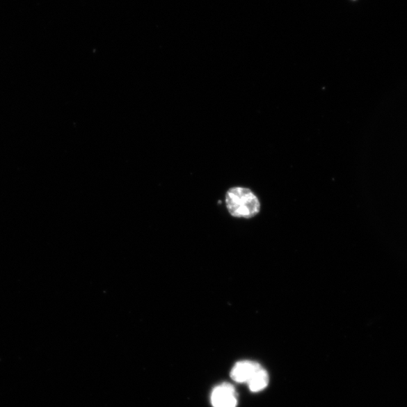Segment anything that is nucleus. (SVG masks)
<instances>
[{
  "instance_id": "1",
  "label": "nucleus",
  "mask_w": 407,
  "mask_h": 407,
  "mask_svg": "<svg viewBox=\"0 0 407 407\" xmlns=\"http://www.w3.org/2000/svg\"><path fill=\"white\" fill-rule=\"evenodd\" d=\"M225 205L230 214L237 218L250 219L259 214L260 202L250 189L234 186L225 194Z\"/></svg>"
},
{
  "instance_id": "2",
  "label": "nucleus",
  "mask_w": 407,
  "mask_h": 407,
  "mask_svg": "<svg viewBox=\"0 0 407 407\" xmlns=\"http://www.w3.org/2000/svg\"><path fill=\"white\" fill-rule=\"evenodd\" d=\"M237 393L233 385L223 383L216 387L212 394V404L214 407H237Z\"/></svg>"
},
{
  "instance_id": "3",
  "label": "nucleus",
  "mask_w": 407,
  "mask_h": 407,
  "mask_svg": "<svg viewBox=\"0 0 407 407\" xmlns=\"http://www.w3.org/2000/svg\"><path fill=\"white\" fill-rule=\"evenodd\" d=\"M262 367L257 362L242 360L235 364L231 371V377L234 382L248 383L251 378L256 374Z\"/></svg>"
},
{
  "instance_id": "4",
  "label": "nucleus",
  "mask_w": 407,
  "mask_h": 407,
  "mask_svg": "<svg viewBox=\"0 0 407 407\" xmlns=\"http://www.w3.org/2000/svg\"><path fill=\"white\" fill-rule=\"evenodd\" d=\"M269 381V377L267 371L262 367L251 378L248 385L252 392H259L267 387Z\"/></svg>"
}]
</instances>
